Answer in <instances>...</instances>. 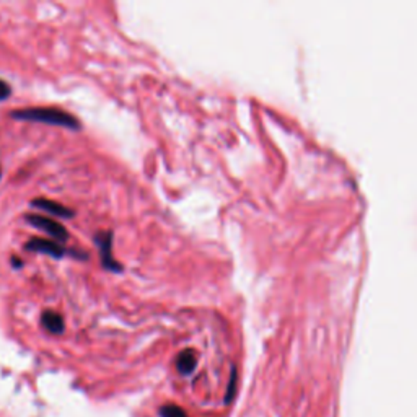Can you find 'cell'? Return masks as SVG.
Here are the masks:
<instances>
[{"instance_id":"6da1fadb","label":"cell","mask_w":417,"mask_h":417,"mask_svg":"<svg viewBox=\"0 0 417 417\" xmlns=\"http://www.w3.org/2000/svg\"><path fill=\"white\" fill-rule=\"evenodd\" d=\"M12 118L20 119V121H31V123H42L49 124V126H61L72 129V131H79L81 124L75 116L58 108H25L16 110L12 113Z\"/></svg>"},{"instance_id":"7a4b0ae2","label":"cell","mask_w":417,"mask_h":417,"mask_svg":"<svg viewBox=\"0 0 417 417\" xmlns=\"http://www.w3.org/2000/svg\"><path fill=\"white\" fill-rule=\"evenodd\" d=\"M94 243H97L98 247V253H100L103 268L106 270H111V273L114 274H121L123 266L114 260L113 249H111V244H113V233H111V231H100V233L94 235Z\"/></svg>"},{"instance_id":"3957f363","label":"cell","mask_w":417,"mask_h":417,"mask_svg":"<svg viewBox=\"0 0 417 417\" xmlns=\"http://www.w3.org/2000/svg\"><path fill=\"white\" fill-rule=\"evenodd\" d=\"M25 248H27L28 251L42 253V255L55 257V260H61V257L66 256L67 253H71V255H74L77 257H81V260H87V255H81V253H75V251L74 253L67 251V249L62 248L58 242H53V240H46V238H31L27 244H25Z\"/></svg>"},{"instance_id":"277c9868","label":"cell","mask_w":417,"mask_h":417,"mask_svg":"<svg viewBox=\"0 0 417 417\" xmlns=\"http://www.w3.org/2000/svg\"><path fill=\"white\" fill-rule=\"evenodd\" d=\"M29 225L36 227L38 230L45 231L51 236V238H54L55 242H61L66 243L68 240V231L66 227L62 225V223L53 220V218H47L42 216H33V214H28V216H25Z\"/></svg>"},{"instance_id":"5b68a950","label":"cell","mask_w":417,"mask_h":417,"mask_svg":"<svg viewBox=\"0 0 417 417\" xmlns=\"http://www.w3.org/2000/svg\"><path fill=\"white\" fill-rule=\"evenodd\" d=\"M31 207L40 209V210H42V212L53 214V216L61 217V218H72L75 216L74 210L66 207V205L59 204V202L49 201V199H42V197H40V199H33Z\"/></svg>"},{"instance_id":"8992f818","label":"cell","mask_w":417,"mask_h":417,"mask_svg":"<svg viewBox=\"0 0 417 417\" xmlns=\"http://www.w3.org/2000/svg\"><path fill=\"white\" fill-rule=\"evenodd\" d=\"M41 323L45 328L53 334H62L64 333V318L55 312H45L41 316Z\"/></svg>"},{"instance_id":"52a82bcc","label":"cell","mask_w":417,"mask_h":417,"mask_svg":"<svg viewBox=\"0 0 417 417\" xmlns=\"http://www.w3.org/2000/svg\"><path fill=\"white\" fill-rule=\"evenodd\" d=\"M196 364H197L196 354L194 351L191 349L183 351L181 354L178 355V359H176V368H178L181 373H184V375H189V373L194 370Z\"/></svg>"},{"instance_id":"ba28073f","label":"cell","mask_w":417,"mask_h":417,"mask_svg":"<svg viewBox=\"0 0 417 417\" xmlns=\"http://www.w3.org/2000/svg\"><path fill=\"white\" fill-rule=\"evenodd\" d=\"M162 417H188L186 412L176 406H163L162 407Z\"/></svg>"},{"instance_id":"9c48e42d","label":"cell","mask_w":417,"mask_h":417,"mask_svg":"<svg viewBox=\"0 0 417 417\" xmlns=\"http://www.w3.org/2000/svg\"><path fill=\"white\" fill-rule=\"evenodd\" d=\"M8 97H10V85L7 81L0 80V101L7 100Z\"/></svg>"},{"instance_id":"30bf717a","label":"cell","mask_w":417,"mask_h":417,"mask_svg":"<svg viewBox=\"0 0 417 417\" xmlns=\"http://www.w3.org/2000/svg\"><path fill=\"white\" fill-rule=\"evenodd\" d=\"M0 176H2V173H0Z\"/></svg>"}]
</instances>
